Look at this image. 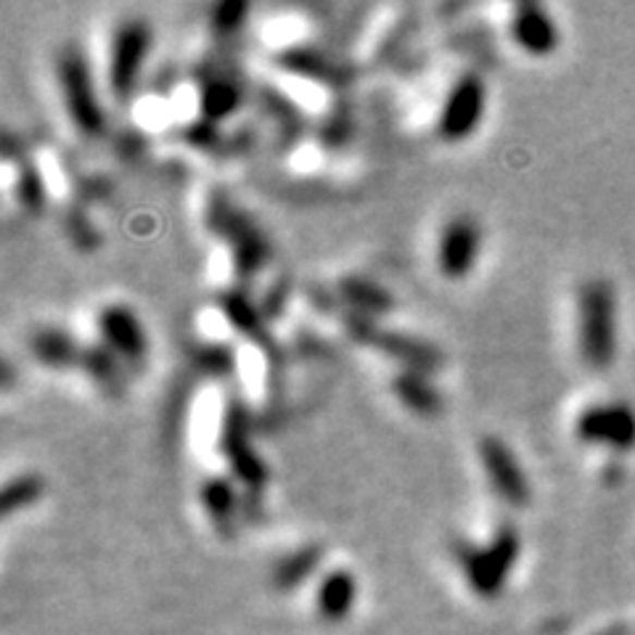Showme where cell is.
I'll return each mask as SVG.
<instances>
[{"label":"cell","mask_w":635,"mask_h":635,"mask_svg":"<svg viewBox=\"0 0 635 635\" xmlns=\"http://www.w3.org/2000/svg\"><path fill=\"white\" fill-rule=\"evenodd\" d=\"M577 431L588 442H609V445L627 448L635 442V416L625 405L588 408L579 416Z\"/></svg>","instance_id":"8"},{"label":"cell","mask_w":635,"mask_h":635,"mask_svg":"<svg viewBox=\"0 0 635 635\" xmlns=\"http://www.w3.org/2000/svg\"><path fill=\"white\" fill-rule=\"evenodd\" d=\"M98 334H101L103 344L127 366L144 363L146 353H149V339H146L144 326L125 305H107L98 313Z\"/></svg>","instance_id":"7"},{"label":"cell","mask_w":635,"mask_h":635,"mask_svg":"<svg viewBox=\"0 0 635 635\" xmlns=\"http://www.w3.org/2000/svg\"><path fill=\"white\" fill-rule=\"evenodd\" d=\"M202 503H205L207 514L212 516L215 522H225L228 516H233V511H236V492H233V485L225 483L223 477L207 479L205 487H202Z\"/></svg>","instance_id":"16"},{"label":"cell","mask_w":635,"mask_h":635,"mask_svg":"<svg viewBox=\"0 0 635 635\" xmlns=\"http://www.w3.org/2000/svg\"><path fill=\"white\" fill-rule=\"evenodd\" d=\"M339 289H342L344 300L353 302L363 316H379V313L392 310V297L379 283L368 279H344Z\"/></svg>","instance_id":"13"},{"label":"cell","mask_w":635,"mask_h":635,"mask_svg":"<svg viewBox=\"0 0 635 635\" xmlns=\"http://www.w3.org/2000/svg\"><path fill=\"white\" fill-rule=\"evenodd\" d=\"M511 38L529 57H548L559 46V29L540 5H520L511 16Z\"/></svg>","instance_id":"9"},{"label":"cell","mask_w":635,"mask_h":635,"mask_svg":"<svg viewBox=\"0 0 635 635\" xmlns=\"http://www.w3.org/2000/svg\"><path fill=\"white\" fill-rule=\"evenodd\" d=\"M42 479L38 474H20V477L9 479L3 487V511L11 514V511L22 509V505L35 503L42 496Z\"/></svg>","instance_id":"17"},{"label":"cell","mask_w":635,"mask_h":635,"mask_svg":"<svg viewBox=\"0 0 635 635\" xmlns=\"http://www.w3.org/2000/svg\"><path fill=\"white\" fill-rule=\"evenodd\" d=\"M392 390L400 398V403L418 413V416H435L442 408L440 392L431 384L429 376L422 371H411V368L400 371L392 379Z\"/></svg>","instance_id":"11"},{"label":"cell","mask_w":635,"mask_h":635,"mask_svg":"<svg viewBox=\"0 0 635 635\" xmlns=\"http://www.w3.org/2000/svg\"><path fill=\"white\" fill-rule=\"evenodd\" d=\"M202 109L209 117H223L236 109V85L231 83H209V88L205 90V98H202Z\"/></svg>","instance_id":"19"},{"label":"cell","mask_w":635,"mask_h":635,"mask_svg":"<svg viewBox=\"0 0 635 635\" xmlns=\"http://www.w3.org/2000/svg\"><path fill=\"white\" fill-rule=\"evenodd\" d=\"M479 464H483L485 477L490 479L492 490L503 498L505 503L524 505L529 498V483L524 477L520 461H516L514 450H511L501 437L487 435L477 445Z\"/></svg>","instance_id":"6"},{"label":"cell","mask_w":635,"mask_h":635,"mask_svg":"<svg viewBox=\"0 0 635 635\" xmlns=\"http://www.w3.org/2000/svg\"><path fill=\"white\" fill-rule=\"evenodd\" d=\"M151 48V29L144 20H131L114 33L109 51V88L117 98H127L144 70L146 53Z\"/></svg>","instance_id":"4"},{"label":"cell","mask_w":635,"mask_h":635,"mask_svg":"<svg viewBox=\"0 0 635 635\" xmlns=\"http://www.w3.org/2000/svg\"><path fill=\"white\" fill-rule=\"evenodd\" d=\"M487 88L485 80L477 72H466L453 83L442 101L440 117H437V135L448 144H461L479 127L485 120Z\"/></svg>","instance_id":"3"},{"label":"cell","mask_w":635,"mask_h":635,"mask_svg":"<svg viewBox=\"0 0 635 635\" xmlns=\"http://www.w3.org/2000/svg\"><path fill=\"white\" fill-rule=\"evenodd\" d=\"M483 252V228L472 215H455L437 236V268L450 281L466 279Z\"/></svg>","instance_id":"5"},{"label":"cell","mask_w":635,"mask_h":635,"mask_svg":"<svg viewBox=\"0 0 635 635\" xmlns=\"http://www.w3.org/2000/svg\"><path fill=\"white\" fill-rule=\"evenodd\" d=\"M514 538L511 535H503V538H498L492 542L490 548H483V551H474L472 557H468V570H472L474 579H477L479 585H490L492 583V575H496L498 564L505 566L514 557Z\"/></svg>","instance_id":"14"},{"label":"cell","mask_w":635,"mask_h":635,"mask_svg":"<svg viewBox=\"0 0 635 635\" xmlns=\"http://www.w3.org/2000/svg\"><path fill=\"white\" fill-rule=\"evenodd\" d=\"M120 363L112 350H101V347H88L83 350V361L80 366L88 368L90 376L103 392H114V387H120Z\"/></svg>","instance_id":"15"},{"label":"cell","mask_w":635,"mask_h":635,"mask_svg":"<svg viewBox=\"0 0 635 635\" xmlns=\"http://www.w3.org/2000/svg\"><path fill=\"white\" fill-rule=\"evenodd\" d=\"M361 339L366 342H374L376 347L384 350L387 355L400 357L411 371H422L429 374L440 366V353H437L435 344L422 342V339L408 337V334H398V331H376L374 326L363 323Z\"/></svg>","instance_id":"10"},{"label":"cell","mask_w":635,"mask_h":635,"mask_svg":"<svg viewBox=\"0 0 635 635\" xmlns=\"http://www.w3.org/2000/svg\"><path fill=\"white\" fill-rule=\"evenodd\" d=\"M35 361L48 368H72L83 361V350L72 342L70 334L59 329H40L33 337Z\"/></svg>","instance_id":"12"},{"label":"cell","mask_w":635,"mask_h":635,"mask_svg":"<svg viewBox=\"0 0 635 635\" xmlns=\"http://www.w3.org/2000/svg\"><path fill=\"white\" fill-rule=\"evenodd\" d=\"M57 83L66 114L83 135H98L103 131V112L98 101L94 75L88 61L77 48H64L57 59Z\"/></svg>","instance_id":"2"},{"label":"cell","mask_w":635,"mask_h":635,"mask_svg":"<svg viewBox=\"0 0 635 635\" xmlns=\"http://www.w3.org/2000/svg\"><path fill=\"white\" fill-rule=\"evenodd\" d=\"M616 310L612 289L590 281L579 294V353L590 368H607L614 357Z\"/></svg>","instance_id":"1"},{"label":"cell","mask_w":635,"mask_h":635,"mask_svg":"<svg viewBox=\"0 0 635 635\" xmlns=\"http://www.w3.org/2000/svg\"><path fill=\"white\" fill-rule=\"evenodd\" d=\"M350 601H353V579L347 575H331L326 579L323 590H320V603L326 612L339 616L350 607Z\"/></svg>","instance_id":"18"}]
</instances>
